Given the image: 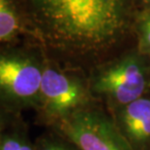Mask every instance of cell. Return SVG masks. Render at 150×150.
Returning a JSON list of instances; mask_svg holds the SVG:
<instances>
[{
  "label": "cell",
  "mask_w": 150,
  "mask_h": 150,
  "mask_svg": "<svg viewBox=\"0 0 150 150\" xmlns=\"http://www.w3.org/2000/svg\"><path fill=\"white\" fill-rule=\"evenodd\" d=\"M39 35L47 50L65 58H96L124 31L120 0H34Z\"/></svg>",
  "instance_id": "obj_1"
},
{
  "label": "cell",
  "mask_w": 150,
  "mask_h": 150,
  "mask_svg": "<svg viewBox=\"0 0 150 150\" xmlns=\"http://www.w3.org/2000/svg\"><path fill=\"white\" fill-rule=\"evenodd\" d=\"M95 101L84 81L74 73L52 65L46 60L35 121L45 129H52L76 111Z\"/></svg>",
  "instance_id": "obj_2"
},
{
  "label": "cell",
  "mask_w": 150,
  "mask_h": 150,
  "mask_svg": "<svg viewBox=\"0 0 150 150\" xmlns=\"http://www.w3.org/2000/svg\"><path fill=\"white\" fill-rule=\"evenodd\" d=\"M45 62L34 53L0 47V107L14 114L35 110Z\"/></svg>",
  "instance_id": "obj_3"
},
{
  "label": "cell",
  "mask_w": 150,
  "mask_h": 150,
  "mask_svg": "<svg viewBox=\"0 0 150 150\" xmlns=\"http://www.w3.org/2000/svg\"><path fill=\"white\" fill-rule=\"evenodd\" d=\"M95 101L108 113L150 93L149 71L142 54H130L98 70L88 81Z\"/></svg>",
  "instance_id": "obj_4"
},
{
  "label": "cell",
  "mask_w": 150,
  "mask_h": 150,
  "mask_svg": "<svg viewBox=\"0 0 150 150\" xmlns=\"http://www.w3.org/2000/svg\"><path fill=\"white\" fill-rule=\"evenodd\" d=\"M52 129L79 150H131L111 115L98 103L76 111Z\"/></svg>",
  "instance_id": "obj_5"
},
{
  "label": "cell",
  "mask_w": 150,
  "mask_h": 150,
  "mask_svg": "<svg viewBox=\"0 0 150 150\" xmlns=\"http://www.w3.org/2000/svg\"><path fill=\"white\" fill-rule=\"evenodd\" d=\"M110 114L131 150H150V93Z\"/></svg>",
  "instance_id": "obj_6"
},
{
  "label": "cell",
  "mask_w": 150,
  "mask_h": 150,
  "mask_svg": "<svg viewBox=\"0 0 150 150\" xmlns=\"http://www.w3.org/2000/svg\"><path fill=\"white\" fill-rule=\"evenodd\" d=\"M0 150H35V142L21 115L18 116L0 136Z\"/></svg>",
  "instance_id": "obj_7"
},
{
  "label": "cell",
  "mask_w": 150,
  "mask_h": 150,
  "mask_svg": "<svg viewBox=\"0 0 150 150\" xmlns=\"http://www.w3.org/2000/svg\"><path fill=\"white\" fill-rule=\"evenodd\" d=\"M20 31V22L8 0H0V46L7 44Z\"/></svg>",
  "instance_id": "obj_8"
},
{
  "label": "cell",
  "mask_w": 150,
  "mask_h": 150,
  "mask_svg": "<svg viewBox=\"0 0 150 150\" xmlns=\"http://www.w3.org/2000/svg\"><path fill=\"white\" fill-rule=\"evenodd\" d=\"M34 142L35 150H79L74 142L52 129H46Z\"/></svg>",
  "instance_id": "obj_9"
},
{
  "label": "cell",
  "mask_w": 150,
  "mask_h": 150,
  "mask_svg": "<svg viewBox=\"0 0 150 150\" xmlns=\"http://www.w3.org/2000/svg\"><path fill=\"white\" fill-rule=\"evenodd\" d=\"M139 53L142 55L150 56V18L142 27L139 41Z\"/></svg>",
  "instance_id": "obj_10"
},
{
  "label": "cell",
  "mask_w": 150,
  "mask_h": 150,
  "mask_svg": "<svg viewBox=\"0 0 150 150\" xmlns=\"http://www.w3.org/2000/svg\"><path fill=\"white\" fill-rule=\"evenodd\" d=\"M20 115H21V114H14L12 112H9L4 108L0 107V136H2L4 131Z\"/></svg>",
  "instance_id": "obj_11"
}]
</instances>
